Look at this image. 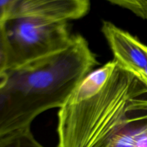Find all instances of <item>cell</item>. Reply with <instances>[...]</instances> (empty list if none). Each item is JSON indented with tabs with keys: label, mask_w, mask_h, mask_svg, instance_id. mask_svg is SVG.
I'll list each match as a JSON object with an SVG mask.
<instances>
[{
	"label": "cell",
	"mask_w": 147,
	"mask_h": 147,
	"mask_svg": "<svg viewBox=\"0 0 147 147\" xmlns=\"http://www.w3.org/2000/svg\"><path fill=\"white\" fill-rule=\"evenodd\" d=\"M57 147H147V86L116 67L94 94L57 114Z\"/></svg>",
	"instance_id": "1"
},
{
	"label": "cell",
	"mask_w": 147,
	"mask_h": 147,
	"mask_svg": "<svg viewBox=\"0 0 147 147\" xmlns=\"http://www.w3.org/2000/svg\"><path fill=\"white\" fill-rule=\"evenodd\" d=\"M97 64L87 40L77 34L57 53L5 70L0 76V136L30 127L43 112L64 106Z\"/></svg>",
	"instance_id": "2"
},
{
	"label": "cell",
	"mask_w": 147,
	"mask_h": 147,
	"mask_svg": "<svg viewBox=\"0 0 147 147\" xmlns=\"http://www.w3.org/2000/svg\"><path fill=\"white\" fill-rule=\"evenodd\" d=\"M2 24L8 46V69L57 53L70 44L73 37L67 23L11 17Z\"/></svg>",
	"instance_id": "3"
},
{
	"label": "cell",
	"mask_w": 147,
	"mask_h": 147,
	"mask_svg": "<svg viewBox=\"0 0 147 147\" xmlns=\"http://www.w3.org/2000/svg\"><path fill=\"white\" fill-rule=\"evenodd\" d=\"M90 7V0H17L7 18L20 17L47 23H67L84 17Z\"/></svg>",
	"instance_id": "4"
},
{
	"label": "cell",
	"mask_w": 147,
	"mask_h": 147,
	"mask_svg": "<svg viewBox=\"0 0 147 147\" xmlns=\"http://www.w3.org/2000/svg\"><path fill=\"white\" fill-rule=\"evenodd\" d=\"M101 30L113 60L122 68L139 76L147 65L146 45L111 22L103 21Z\"/></svg>",
	"instance_id": "5"
},
{
	"label": "cell",
	"mask_w": 147,
	"mask_h": 147,
	"mask_svg": "<svg viewBox=\"0 0 147 147\" xmlns=\"http://www.w3.org/2000/svg\"><path fill=\"white\" fill-rule=\"evenodd\" d=\"M116 65V62L113 60L90 72L79 83L67 100L79 101L96 93L106 83Z\"/></svg>",
	"instance_id": "6"
},
{
	"label": "cell",
	"mask_w": 147,
	"mask_h": 147,
	"mask_svg": "<svg viewBox=\"0 0 147 147\" xmlns=\"http://www.w3.org/2000/svg\"><path fill=\"white\" fill-rule=\"evenodd\" d=\"M0 147L45 146L36 140L30 130V127H27L0 136Z\"/></svg>",
	"instance_id": "7"
},
{
	"label": "cell",
	"mask_w": 147,
	"mask_h": 147,
	"mask_svg": "<svg viewBox=\"0 0 147 147\" xmlns=\"http://www.w3.org/2000/svg\"><path fill=\"white\" fill-rule=\"evenodd\" d=\"M126 9L140 18L147 20V0H107Z\"/></svg>",
	"instance_id": "8"
},
{
	"label": "cell",
	"mask_w": 147,
	"mask_h": 147,
	"mask_svg": "<svg viewBox=\"0 0 147 147\" xmlns=\"http://www.w3.org/2000/svg\"><path fill=\"white\" fill-rule=\"evenodd\" d=\"M9 53L3 24H0V76L8 69Z\"/></svg>",
	"instance_id": "9"
},
{
	"label": "cell",
	"mask_w": 147,
	"mask_h": 147,
	"mask_svg": "<svg viewBox=\"0 0 147 147\" xmlns=\"http://www.w3.org/2000/svg\"><path fill=\"white\" fill-rule=\"evenodd\" d=\"M17 0H0V24H2L9 14Z\"/></svg>",
	"instance_id": "10"
},
{
	"label": "cell",
	"mask_w": 147,
	"mask_h": 147,
	"mask_svg": "<svg viewBox=\"0 0 147 147\" xmlns=\"http://www.w3.org/2000/svg\"><path fill=\"white\" fill-rule=\"evenodd\" d=\"M137 77L147 86V65Z\"/></svg>",
	"instance_id": "11"
}]
</instances>
